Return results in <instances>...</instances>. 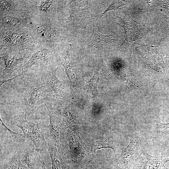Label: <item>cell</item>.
Returning <instances> with one entry per match:
<instances>
[{
    "label": "cell",
    "mask_w": 169,
    "mask_h": 169,
    "mask_svg": "<svg viewBox=\"0 0 169 169\" xmlns=\"http://www.w3.org/2000/svg\"><path fill=\"white\" fill-rule=\"evenodd\" d=\"M53 1L51 0H41L40 3L37 7L44 12L49 13L51 11Z\"/></svg>",
    "instance_id": "24"
},
{
    "label": "cell",
    "mask_w": 169,
    "mask_h": 169,
    "mask_svg": "<svg viewBox=\"0 0 169 169\" xmlns=\"http://www.w3.org/2000/svg\"><path fill=\"white\" fill-rule=\"evenodd\" d=\"M148 144V139L140 132L133 133L129 144L122 149L119 160L117 163V169H127L145 151Z\"/></svg>",
    "instance_id": "3"
},
{
    "label": "cell",
    "mask_w": 169,
    "mask_h": 169,
    "mask_svg": "<svg viewBox=\"0 0 169 169\" xmlns=\"http://www.w3.org/2000/svg\"><path fill=\"white\" fill-rule=\"evenodd\" d=\"M65 61L62 64L65 69V73L70 81V84L74 83L76 81V69L72 62L69 56L66 54L64 57Z\"/></svg>",
    "instance_id": "19"
},
{
    "label": "cell",
    "mask_w": 169,
    "mask_h": 169,
    "mask_svg": "<svg viewBox=\"0 0 169 169\" xmlns=\"http://www.w3.org/2000/svg\"><path fill=\"white\" fill-rule=\"evenodd\" d=\"M13 3L12 1L1 0L0 11L1 12H8L11 11L13 9Z\"/></svg>",
    "instance_id": "25"
},
{
    "label": "cell",
    "mask_w": 169,
    "mask_h": 169,
    "mask_svg": "<svg viewBox=\"0 0 169 169\" xmlns=\"http://www.w3.org/2000/svg\"><path fill=\"white\" fill-rule=\"evenodd\" d=\"M114 33L104 35L99 33L95 27L89 41V46L93 53L107 48L110 44L117 40V37Z\"/></svg>",
    "instance_id": "13"
},
{
    "label": "cell",
    "mask_w": 169,
    "mask_h": 169,
    "mask_svg": "<svg viewBox=\"0 0 169 169\" xmlns=\"http://www.w3.org/2000/svg\"><path fill=\"white\" fill-rule=\"evenodd\" d=\"M46 106L49 118V125L47 127L50 133V140L58 147L59 153L64 157L67 158L69 151L68 144L65 136L61 120L56 115L52 103L47 101L44 103Z\"/></svg>",
    "instance_id": "4"
},
{
    "label": "cell",
    "mask_w": 169,
    "mask_h": 169,
    "mask_svg": "<svg viewBox=\"0 0 169 169\" xmlns=\"http://www.w3.org/2000/svg\"><path fill=\"white\" fill-rule=\"evenodd\" d=\"M0 157V169H29L22 162L19 153L1 155Z\"/></svg>",
    "instance_id": "15"
},
{
    "label": "cell",
    "mask_w": 169,
    "mask_h": 169,
    "mask_svg": "<svg viewBox=\"0 0 169 169\" xmlns=\"http://www.w3.org/2000/svg\"><path fill=\"white\" fill-rule=\"evenodd\" d=\"M119 18L122 20L123 24L121 25L118 24L124 28L125 33V40L120 47H122L127 43L132 42L138 39L145 38L146 32L145 29L129 15Z\"/></svg>",
    "instance_id": "6"
},
{
    "label": "cell",
    "mask_w": 169,
    "mask_h": 169,
    "mask_svg": "<svg viewBox=\"0 0 169 169\" xmlns=\"http://www.w3.org/2000/svg\"><path fill=\"white\" fill-rule=\"evenodd\" d=\"M28 34L25 33L7 31L1 33V44L3 45L13 46L22 50L30 43Z\"/></svg>",
    "instance_id": "9"
},
{
    "label": "cell",
    "mask_w": 169,
    "mask_h": 169,
    "mask_svg": "<svg viewBox=\"0 0 169 169\" xmlns=\"http://www.w3.org/2000/svg\"><path fill=\"white\" fill-rule=\"evenodd\" d=\"M155 125L153 142L163 155L169 154V123L158 121Z\"/></svg>",
    "instance_id": "8"
},
{
    "label": "cell",
    "mask_w": 169,
    "mask_h": 169,
    "mask_svg": "<svg viewBox=\"0 0 169 169\" xmlns=\"http://www.w3.org/2000/svg\"><path fill=\"white\" fill-rule=\"evenodd\" d=\"M101 68V66H100L97 69L95 72L94 75L92 77L88 82L86 83V84L90 92L95 97L97 96L98 94L97 86L100 80L99 72Z\"/></svg>",
    "instance_id": "21"
},
{
    "label": "cell",
    "mask_w": 169,
    "mask_h": 169,
    "mask_svg": "<svg viewBox=\"0 0 169 169\" xmlns=\"http://www.w3.org/2000/svg\"><path fill=\"white\" fill-rule=\"evenodd\" d=\"M58 68L49 71L46 77V88L48 98L55 99L62 98L64 95V88L56 75Z\"/></svg>",
    "instance_id": "12"
},
{
    "label": "cell",
    "mask_w": 169,
    "mask_h": 169,
    "mask_svg": "<svg viewBox=\"0 0 169 169\" xmlns=\"http://www.w3.org/2000/svg\"><path fill=\"white\" fill-rule=\"evenodd\" d=\"M48 151L51 159L52 169H71L61 158L56 147L49 140L48 142Z\"/></svg>",
    "instance_id": "16"
},
{
    "label": "cell",
    "mask_w": 169,
    "mask_h": 169,
    "mask_svg": "<svg viewBox=\"0 0 169 169\" xmlns=\"http://www.w3.org/2000/svg\"><path fill=\"white\" fill-rule=\"evenodd\" d=\"M169 161V154L160 156H153L145 151L127 169H161Z\"/></svg>",
    "instance_id": "5"
},
{
    "label": "cell",
    "mask_w": 169,
    "mask_h": 169,
    "mask_svg": "<svg viewBox=\"0 0 169 169\" xmlns=\"http://www.w3.org/2000/svg\"><path fill=\"white\" fill-rule=\"evenodd\" d=\"M41 153L35 149L25 150L20 154L22 162L29 169H47Z\"/></svg>",
    "instance_id": "14"
},
{
    "label": "cell",
    "mask_w": 169,
    "mask_h": 169,
    "mask_svg": "<svg viewBox=\"0 0 169 169\" xmlns=\"http://www.w3.org/2000/svg\"><path fill=\"white\" fill-rule=\"evenodd\" d=\"M52 50L44 47L39 43L29 60L23 66V71L42 69L49 64L52 57Z\"/></svg>",
    "instance_id": "7"
},
{
    "label": "cell",
    "mask_w": 169,
    "mask_h": 169,
    "mask_svg": "<svg viewBox=\"0 0 169 169\" xmlns=\"http://www.w3.org/2000/svg\"><path fill=\"white\" fill-rule=\"evenodd\" d=\"M27 21L25 18L5 15L3 17L1 23L4 27L14 28L20 26L27 22Z\"/></svg>",
    "instance_id": "20"
},
{
    "label": "cell",
    "mask_w": 169,
    "mask_h": 169,
    "mask_svg": "<svg viewBox=\"0 0 169 169\" xmlns=\"http://www.w3.org/2000/svg\"><path fill=\"white\" fill-rule=\"evenodd\" d=\"M114 142L113 139L111 137H104L94 139L90 142L91 149L88 154L94 153L97 154L96 151L103 148H110L113 150L115 153L117 147Z\"/></svg>",
    "instance_id": "17"
},
{
    "label": "cell",
    "mask_w": 169,
    "mask_h": 169,
    "mask_svg": "<svg viewBox=\"0 0 169 169\" xmlns=\"http://www.w3.org/2000/svg\"><path fill=\"white\" fill-rule=\"evenodd\" d=\"M61 117L70 130L75 134H79L76 117L71 109L69 107L64 108L61 113Z\"/></svg>",
    "instance_id": "18"
},
{
    "label": "cell",
    "mask_w": 169,
    "mask_h": 169,
    "mask_svg": "<svg viewBox=\"0 0 169 169\" xmlns=\"http://www.w3.org/2000/svg\"><path fill=\"white\" fill-rule=\"evenodd\" d=\"M37 37L43 43L52 44L55 42H64V37L54 28L45 24L37 25L35 27Z\"/></svg>",
    "instance_id": "10"
},
{
    "label": "cell",
    "mask_w": 169,
    "mask_h": 169,
    "mask_svg": "<svg viewBox=\"0 0 169 169\" xmlns=\"http://www.w3.org/2000/svg\"><path fill=\"white\" fill-rule=\"evenodd\" d=\"M22 95L24 111L30 115L48 100L46 83L39 80H29L24 87Z\"/></svg>",
    "instance_id": "2"
},
{
    "label": "cell",
    "mask_w": 169,
    "mask_h": 169,
    "mask_svg": "<svg viewBox=\"0 0 169 169\" xmlns=\"http://www.w3.org/2000/svg\"><path fill=\"white\" fill-rule=\"evenodd\" d=\"M126 3L127 2L125 1H113L106 9L101 14V17L109 11L116 10L125 8L126 7Z\"/></svg>",
    "instance_id": "23"
},
{
    "label": "cell",
    "mask_w": 169,
    "mask_h": 169,
    "mask_svg": "<svg viewBox=\"0 0 169 169\" xmlns=\"http://www.w3.org/2000/svg\"><path fill=\"white\" fill-rule=\"evenodd\" d=\"M0 120L3 127L9 132L11 136L12 140L14 142L19 143H22L26 141L27 138L23 134L18 133L13 131L8 128L4 124L1 118H0Z\"/></svg>",
    "instance_id": "22"
},
{
    "label": "cell",
    "mask_w": 169,
    "mask_h": 169,
    "mask_svg": "<svg viewBox=\"0 0 169 169\" xmlns=\"http://www.w3.org/2000/svg\"><path fill=\"white\" fill-rule=\"evenodd\" d=\"M27 113L24 111L15 116L11 124L20 128L26 138L33 143L35 150L41 153L48 150V146L44 136L47 126L44 122L34 123L27 119Z\"/></svg>",
    "instance_id": "1"
},
{
    "label": "cell",
    "mask_w": 169,
    "mask_h": 169,
    "mask_svg": "<svg viewBox=\"0 0 169 169\" xmlns=\"http://www.w3.org/2000/svg\"><path fill=\"white\" fill-rule=\"evenodd\" d=\"M1 58L3 59L5 66L0 74V86L5 82L11 74L18 68L23 66V64L26 58L24 55L22 58L16 59L14 56L11 58L9 53L3 52L1 53Z\"/></svg>",
    "instance_id": "11"
}]
</instances>
